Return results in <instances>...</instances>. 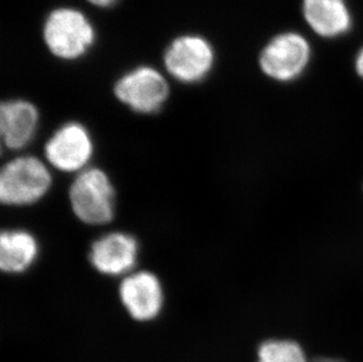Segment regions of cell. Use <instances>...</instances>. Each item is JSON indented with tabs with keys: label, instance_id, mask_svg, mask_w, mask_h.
Masks as SVG:
<instances>
[{
	"label": "cell",
	"instance_id": "obj_1",
	"mask_svg": "<svg viewBox=\"0 0 363 362\" xmlns=\"http://www.w3.org/2000/svg\"><path fill=\"white\" fill-rule=\"evenodd\" d=\"M43 39L55 58L74 62L85 57L96 43L92 21L74 7L51 11L43 25Z\"/></svg>",
	"mask_w": 363,
	"mask_h": 362
},
{
	"label": "cell",
	"instance_id": "obj_2",
	"mask_svg": "<svg viewBox=\"0 0 363 362\" xmlns=\"http://www.w3.org/2000/svg\"><path fill=\"white\" fill-rule=\"evenodd\" d=\"M51 185V173L38 158H14L0 173V199L5 205H31L44 198Z\"/></svg>",
	"mask_w": 363,
	"mask_h": 362
},
{
	"label": "cell",
	"instance_id": "obj_3",
	"mask_svg": "<svg viewBox=\"0 0 363 362\" xmlns=\"http://www.w3.org/2000/svg\"><path fill=\"white\" fill-rule=\"evenodd\" d=\"M114 188L99 168H86L69 188V202L77 218L89 225H105L114 216Z\"/></svg>",
	"mask_w": 363,
	"mask_h": 362
},
{
	"label": "cell",
	"instance_id": "obj_4",
	"mask_svg": "<svg viewBox=\"0 0 363 362\" xmlns=\"http://www.w3.org/2000/svg\"><path fill=\"white\" fill-rule=\"evenodd\" d=\"M216 51L206 38L184 35L175 38L164 53V69L182 84H198L212 72Z\"/></svg>",
	"mask_w": 363,
	"mask_h": 362
},
{
	"label": "cell",
	"instance_id": "obj_5",
	"mask_svg": "<svg viewBox=\"0 0 363 362\" xmlns=\"http://www.w3.org/2000/svg\"><path fill=\"white\" fill-rule=\"evenodd\" d=\"M114 94L125 106L140 114H153L169 97V85L162 72L141 65L123 73L114 84Z\"/></svg>",
	"mask_w": 363,
	"mask_h": 362
},
{
	"label": "cell",
	"instance_id": "obj_6",
	"mask_svg": "<svg viewBox=\"0 0 363 362\" xmlns=\"http://www.w3.org/2000/svg\"><path fill=\"white\" fill-rule=\"evenodd\" d=\"M312 50L303 35L284 32L273 38L261 51L259 64L268 78L280 82H293L305 72Z\"/></svg>",
	"mask_w": 363,
	"mask_h": 362
},
{
	"label": "cell",
	"instance_id": "obj_7",
	"mask_svg": "<svg viewBox=\"0 0 363 362\" xmlns=\"http://www.w3.org/2000/svg\"><path fill=\"white\" fill-rule=\"evenodd\" d=\"M93 141L82 124H64L45 145V157L59 171L74 173L86 170L93 155Z\"/></svg>",
	"mask_w": 363,
	"mask_h": 362
},
{
	"label": "cell",
	"instance_id": "obj_8",
	"mask_svg": "<svg viewBox=\"0 0 363 362\" xmlns=\"http://www.w3.org/2000/svg\"><path fill=\"white\" fill-rule=\"evenodd\" d=\"M123 307L137 322H147L157 318L164 306V292L158 277L151 272L127 275L119 287Z\"/></svg>",
	"mask_w": 363,
	"mask_h": 362
},
{
	"label": "cell",
	"instance_id": "obj_9",
	"mask_svg": "<svg viewBox=\"0 0 363 362\" xmlns=\"http://www.w3.org/2000/svg\"><path fill=\"white\" fill-rule=\"evenodd\" d=\"M137 240L123 232L108 233L93 243L89 261L98 272L111 277L133 270L138 259Z\"/></svg>",
	"mask_w": 363,
	"mask_h": 362
},
{
	"label": "cell",
	"instance_id": "obj_10",
	"mask_svg": "<svg viewBox=\"0 0 363 362\" xmlns=\"http://www.w3.org/2000/svg\"><path fill=\"white\" fill-rule=\"evenodd\" d=\"M39 112L28 100L10 99L0 107V133L9 150L28 146L38 130Z\"/></svg>",
	"mask_w": 363,
	"mask_h": 362
},
{
	"label": "cell",
	"instance_id": "obj_11",
	"mask_svg": "<svg viewBox=\"0 0 363 362\" xmlns=\"http://www.w3.org/2000/svg\"><path fill=\"white\" fill-rule=\"evenodd\" d=\"M302 11L309 28L320 37L346 35L353 24L346 0H303Z\"/></svg>",
	"mask_w": 363,
	"mask_h": 362
},
{
	"label": "cell",
	"instance_id": "obj_12",
	"mask_svg": "<svg viewBox=\"0 0 363 362\" xmlns=\"http://www.w3.org/2000/svg\"><path fill=\"white\" fill-rule=\"evenodd\" d=\"M39 246L35 236L23 229L4 231L0 236V267L5 273H23L35 263Z\"/></svg>",
	"mask_w": 363,
	"mask_h": 362
},
{
	"label": "cell",
	"instance_id": "obj_13",
	"mask_svg": "<svg viewBox=\"0 0 363 362\" xmlns=\"http://www.w3.org/2000/svg\"><path fill=\"white\" fill-rule=\"evenodd\" d=\"M257 362H307V358L298 342L268 340L257 349Z\"/></svg>",
	"mask_w": 363,
	"mask_h": 362
},
{
	"label": "cell",
	"instance_id": "obj_14",
	"mask_svg": "<svg viewBox=\"0 0 363 362\" xmlns=\"http://www.w3.org/2000/svg\"><path fill=\"white\" fill-rule=\"evenodd\" d=\"M93 6L99 7V9H108L119 1V0H86Z\"/></svg>",
	"mask_w": 363,
	"mask_h": 362
},
{
	"label": "cell",
	"instance_id": "obj_15",
	"mask_svg": "<svg viewBox=\"0 0 363 362\" xmlns=\"http://www.w3.org/2000/svg\"><path fill=\"white\" fill-rule=\"evenodd\" d=\"M355 67H357V75L363 79V48H361L359 55H357V60H355Z\"/></svg>",
	"mask_w": 363,
	"mask_h": 362
},
{
	"label": "cell",
	"instance_id": "obj_16",
	"mask_svg": "<svg viewBox=\"0 0 363 362\" xmlns=\"http://www.w3.org/2000/svg\"><path fill=\"white\" fill-rule=\"evenodd\" d=\"M314 362H343L341 360L337 359H329V358H320V359H316Z\"/></svg>",
	"mask_w": 363,
	"mask_h": 362
}]
</instances>
